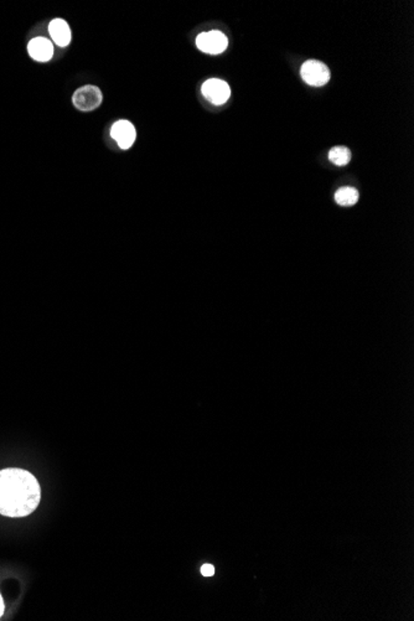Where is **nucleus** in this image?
<instances>
[{
    "mask_svg": "<svg viewBox=\"0 0 414 621\" xmlns=\"http://www.w3.org/2000/svg\"><path fill=\"white\" fill-rule=\"evenodd\" d=\"M40 500V484L30 471L17 468L0 470V515L26 518L37 510Z\"/></svg>",
    "mask_w": 414,
    "mask_h": 621,
    "instance_id": "nucleus-1",
    "label": "nucleus"
},
{
    "mask_svg": "<svg viewBox=\"0 0 414 621\" xmlns=\"http://www.w3.org/2000/svg\"><path fill=\"white\" fill-rule=\"evenodd\" d=\"M202 95L215 106H221L228 101L231 96V88L225 81L219 79H207L202 85Z\"/></svg>",
    "mask_w": 414,
    "mask_h": 621,
    "instance_id": "nucleus-5",
    "label": "nucleus"
},
{
    "mask_svg": "<svg viewBox=\"0 0 414 621\" xmlns=\"http://www.w3.org/2000/svg\"><path fill=\"white\" fill-rule=\"evenodd\" d=\"M103 101L102 92L97 86L87 85L73 93L72 103L81 112H92Z\"/></svg>",
    "mask_w": 414,
    "mask_h": 621,
    "instance_id": "nucleus-2",
    "label": "nucleus"
},
{
    "mask_svg": "<svg viewBox=\"0 0 414 621\" xmlns=\"http://www.w3.org/2000/svg\"><path fill=\"white\" fill-rule=\"evenodd\" d=\"M4 614V602H3V598L0 595V618L3 616Z\"/></svg>",
    "mask_w": 414,
    "mask_h": 621,
    "instance_id": "nucleus-12",
    "label": "nucleus"
},
{
    "mask_svg": "<svg viewBox=\"0 0 414 621\" xmlns=\"http://www.w3.org/2000/svg\"><path fill=\"white\" fill-rule=\"evenodd\" d=\"M110 137L116 140L119 148L126 150L135 144L137 132L135 126L128 121H118L110 129Z\"/></svg>",
    "mask_w": 414,
    "mask_h": 621,
    "instance_id": "nucleus-6",
    "label": "nucleus"
},
{
    "mask_svg": "<svg viewBox=\"0 0 414 621\" xmlns=\"http://www.w3.org/2000/svg\"><path fill=\"white\" fill-rule=\"evenodd\" d=\"M196 46L205 54L210 55H219L224 52L228 46V40L224 32L213 30L208 32H202L196 37Z\"/></svg>",
    "mask_w": 414,
    "mask_h": 621,
    "instance_id": "nucleus-3",
    "label": "nucleus"
},
{
    "mask_svg": "<svg viewBox=\"0 0 414 621\" xmlns=\"http://www.w3.org/2000/svg\"><path fill=\"white\" fill-rule=\"evenodd\" d=\"M201 574L204 577H213L215 574V566L213 564H204L201 566Z\"/></svg>",
    "mask_w": 414,
    "mask_h": 621,
    "instance_id": "nucleus-11",
    "label": "nucleus"
},
{
    "mask_svg": "<svg viewBox=\"0 0 414 621\" xmlns=\"http://www.w3.org/2000/svg\"><path fill=\"white\" fill-rule=\"evenodd\" d=\"M329 159L331 163L337 166H345L351 160V152L346 146H335L330 150Z\"/></svg>",
    "mask_w": 414,
    "mask_h": 621,
    "instance_id": "nucleus-10",
    "label": "nucleus"
},
{
    "mask_svg": "<svg viewBox=\"0 0 414 621\" xmlns=\"http://www.w3.org/2000/svg\"><path fill=\"white\" fill-rule=\"evenodd\" d=\"M50 37L60 48H66L71 43V29L63 19H55L49 25Z\"/></svg>",
    "mask_w": 414,
    "mask_h": 621,
    "instance_id": "nucleus-8",
    "label": "nucleus"
},
{
    "mask_svg": "<svg viewBox=\"0 0 414 621\" xmlns=\"http://www.w3.org/2000/svg\"><path fill=\"white\" fill-rule=\"evenodd\" d=\"M28 51L35 61L48 62L54 56V45L46 37H35L28 45Z\"/></svg>",
    "mask_w": 414,
    "mask_h": 621,
    "instance_id": "nucleus-7",
    "label": "nucleus"
},
{
    "mask_svg": "<svg viewBox=\"0 0 414 621\" xmlns=\"http://www.w3.org/2000/svg\"><path fill=\"white\" fill-rule=\"evenodd\" d=\"M335 201L340 206H353L359 201V191L351 186L342 188L336 191Z\"/></svg>",
    "mask_w": 414,
    "mask_h": 621,
    "instance_id": "nucleus-9",
    "label": "nucleus"
},
{
    "mask_svg": "<svg viewBox=\"0 0 414 621\" xmlns=\"http://www.w3.org/2000/svg\"><path fill=\"white\" fill-rule=\"evenodd\" d=\"M302 77L308 85L322 87L330 81V70L323 62L310 60L302 66Z\"/></svg>",
    "mask_w": 414,
    "mask_h": 621,
    "instance_id": "nucleus-4",
    "label": "nucleus"
}]
</instances>
